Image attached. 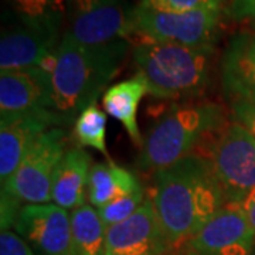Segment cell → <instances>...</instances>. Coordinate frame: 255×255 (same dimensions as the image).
<instances>
[{
    "label": "cell",
    "instance_id": "cell-6",
    "mask_svg": "<svg viewBox=\"0 0 255 255\" xmlns=\"http://www.w3.org/2000/svg\"><path fill=\"white\" fill-rule=\"evenodd\" d=\"M67 133L61 128H50L34 139L17 172L1 187L20 204H46L51 200L53 180L65 155Z\"/></svg>",
    "mask_w": 255,
    "mask_h": 255
},
{
    "label": "cell",
    "instance_id": "cell-25",
    "mask_svg": "<svg viewBox=\"0 0 255 255\" xmlns=\"http://www.w3.org/2000/svg\"><path fill=\"white\" fill-rule=\"evenodd\" d=\"M0 255H36L27 241L17 233L1 230L0 234Z\"/></svg>",
    "mask_w": 255,
    "mask_h": 255
},
{
    "label": "cell",
    "instance_id": "cell-26",
    "mask_svg": "<svg viewBox=\"0 0 255 255\" xmlns=\"http://www.w3.org/2000/svg\"><path fill=\"white\" fill-rule=\"evenodd\" d=\"M226 13L236 21L255 20V0H228Z\"/></svg>",
    "mask_w": 255,
    "mask_h": 255
},
{
    "label": "cell",
    "instance_id": "cell-8",
    "mask_svg": "<svg viewBox=\"0 0 255 255\" xmlns=\"http://www.w3.org/2000/svg\"><path fill=\"white\" fill-rule=\"evenodd\" d=\"M132 10L125 0H70L65 31L84 46H107L133 37Z\"/></svg>",
    "mask_w": 255,
    "mask_h": 255
},
{
    "label": "cell",
    "instance_id": "cell-14",
    "mask_svg": "<svg viewBox=\"0 0 255 255\" xmlns=\"http://www.w3.org/2000/svg\"><path fill=\"white\" fill-rule=\"evenodd\" d=\"M221 78L231 100H255V31H241L231 37L223 54Z\"/></svg>",
    "mask_w": 255,
    "mask_h": 255
},
{
    "label": "cell",
    "instance_id": "cell-4",
    "mask_svg": "<svg viewBox=\"0 0 255 255\" xmlns=\"http://www.w3.org/2000/svg\"><path fill=\"white\" fill-rule=\"evenodd\" d=\"M224 111L214 102L174 105L147 132L137 166L155 173L169 167L193 155L199 143L224 129Z\"/></svg>",
    "mask_w": 255,
    "mask_h": 255
},
{
    "label": "cell",
    "instance_id": "cell-19",
    "mask_svg": "<svg viewBox=\"0 0 255 255\" xmlns=\"http://www.w3.org/2000/svg\"><path fill=\"white\" fill-rule=\"evenodd\" d=\"M18 23L54 36H60L70 0H6Z\"/></svg>",
    "mask_w": 255,
    "mask_h": 255
},
{
    "label": "cell",
    "instance_id": "cell-28",
    "mask_svg": "<svg viewBox=\"0 0 255 255\" xmlns=\"http://www.w3.org/2000/svg\"><path fill=\"white\" fill-rule=\"evenodd\" d=\"M251 26H253V28H254V31H255V20H253V21H251Z\"/></svg>",
    "mask_w": 255,
    "mask_h": 255
},
{
    "label": "cell",
    "instance_id": "cell-3",
    "mask_svg": "<svg viewBox=\"0 0 255 255\" xmlns=\"http://www.w3.org/2000/svg\"><path fill=\"white\" fill-rule=\"evenodd\" d=\"M214 47L137 41L132 57L147 92L160 100L199 97L209 82Z\"/></svg>",
    "mask_w": 255,
    "mask_h": 255
},
{
    "label": "cell",
    "instance_id": "cell-1",
    "mask_svg": "<svg viewBox=\"0 0 255 255\" xmlns=\"http://www.w3.org/2000/svg\"><path fill=\"white\" fill-rule=\"evenodd\" d=\"M150 200L172 248L184 246L226 204L210 160L196 153L156 172Z\"/></svg>",
    "mask_w": 255,
    "mask_h": 255
},
{
    "label": "cell",
    "instance_id": "cell-22",
    "mask_svg": "<svg viewBox=\"0 0 255 255\" xmlns=\"http://www.w3.org/2000/svg\"><path fill=\"white\" fill-rule=\"evenodd\" d=\"M145 191L143 189L125 194L122 197H118L114 201L108 203L102 209L98 210L100 217L107 228L118 224L121 221L130 217L145 201Z\"/></svg>",
    "mask_w": 255,
    "mask_h": 255
},
{
    "label": "cell",
    "instance_id": "cell-15",
    "mask_svg": "<svg viewBox=\"0 0 255 255\" xmlns=\"http://www.w3.org/2000/svg\"><path fill=\"white\" fill-rule=\"evenodd\" d=\"M91 170V156L84 149H70L65 152L54 174L51 200L65 210L85 206L88 197V177Z\"/></svg>",
    "mask_w": 255,
    "mask_h": 255
},
{
    "label": "cell",
    "instance_id": "cell-16",
    "mask_svg": "<svg viewBox=\"0 0 255 255\" xmlns=\"http://www.w3.org/2000/svg\"><path fill=\"white\" fill-rule=\"evenodd\" d=\"M0 125V186L4 187L17 172L34 139L53 127L41 118H20Z\"/></svg>",
    "mask_w": 255,
    "mask_h": 255
},
{
    "label": "cell",
    "instance_id": "cell-10",
    "mask_svg": "<svg viewBox=\"0 0 255 255\" xmlns=\"http://www.w3.org/2000/svg\"><path fill=\"white\" fill-rule=\"evenodd\" d=\"M182 248L183 255H253L255 233L241 206L226 203Z\"/></svg>",
    "mask_w": 255,
    "mask_h": 255
},
{
    "label": "cell",
    "instance_id": "cell-30",
    "mask_svg": "<svg viewBox=\"0 0 255 255\" xmlns=\"http://www.w3.org/2000/svg\"><path fill=\"white\" fill-rule=\"evenodd\" d=\"M253 255H255V250H254V253H253Z\"/></svg>",
    "mask_w": 255,
    "mask_h": 255
},
{
    "label": "cell",
    "instance_id": "cell-27",
    "mask_svg": "<svg viewBox=\"0 0 255 255\" xmlns=\"http://www.w3.org/2000/svg\"><path fill=\"white\" fill-rule=\"evenodd\" d=\"M238 204L241 206V209L244 210L247 219H248V221H250V224H251V227H253L255 233V187Z\"/></svg>",
    "mask_w": 255,
    "mask_h": 255
},
{
    "label": "cell",
    "instance_id": "cell-18",
    "mask_svg": "<svg viewBox=\"0 0 255 255\" xmlns=\"http://www.w3.org/2000/svg\"><path fill=\"white\" fill-rule=\"evenodd\" d=\"M143 189L137 177L112 160L91 166L88 177V200L100 210L118 197Z\"/></svg>",
    "mask_w": 255,
    "mask_h": 255
},
{
    "label": "cell",
    "instance_id": "cell-5",
    "mask_svg": "<svg viewBox=\"0 0 255 255\" xmlns=\"http://www.w3.org/2000/svg\"><path fill=\"white\" fill-rule=\"evenodd\" d=\"M226 9H201L189 13L159 11L137 3L132 10L133 37L139 41L173 43L187 47H214Z\"/></svg>",
    "mask_w": 255,
    "mask_h": 255
},
{
    "label": "cell",
    "instance_id": "cell-17",
    "mask_svg": "<svg viewBox=\"0 0 255 255\" xmlns=\"http://www.w3.org/2000/svg\"><path fill=\"white\" fill-rule=\"evenodd\" d=\"M146 94H149L147 84L145 78L136 73L133 77L110 87L102 95L105 112L122 124L137 147L143 146V137L137 127V108Z\"/></svg>",
    "mask_w": 255,
    "mask_h": 255
},
{
    "label": "cell",
    "instance_id": "cell-7",
    "mask_svg": "<svg viewBox=\"0 0 255 255\" xmlns=\"http://www.w3.org/2000/svg\"><path fill=\"white\" fill-rule=\"evenodd\" d=\"M209 160L226 203H241L255 187V137L237 122L221 129Z\"/></svg>",
    "mask_w": 255,
    "mask_h": 255
},
{
    "label": "cell",
    "instance_id": "cell-2",
    "mask_svg": "<svg viewBox=\"0 0 255 255\" xmlns=\"http://www.w3.org/2000/svg\"><path fill=\"white\" fill-rule=\"evenodd\" d=\"M129 41L107 46H84L64 33L50 74L51 112L58 125H70L82 111L97 104L121 70Z\"/></svg>",
    "mask_w": 255,
    "mask_h": 255
},
{
    "label": "cell",
    "instance_id": "cell-21",
    "mask_svg": "<svg viewBox=\"0 0 255 255\" xmlns=\"http://www.w3.org/2000/svg\"><path fill=\"white\" fill-rule=\"evenodd\" d=\"M74 139L84 147H94L110 159L107 147V115L97 104L90 105L74 122Z\"/></svg>",
    "mask_w": 255,
    "mask_h": 255
},
{
    "label": "cell",
    "instance_id": "cell-23",
    "mask_svg": "<svg viewBox=\"0 0 255 255\" xmlns=\"http://www.w3.org/2000/svg\"><path fill=\"white\" fill-rule=\"evenodd\" d=\"M228 0H140L146 6L167 13H189L201 9H226Z\"/></svg>",
    "mask_w": 255,
    "mask_h": 255
},
{
    "label": "cell",
    "instance_id": "cell-13",
    "mask_svg": "<svg viewBox=\"0 0 255 255\" xmlns=\"http://www.w3.org/2000/svg\"><path fill=\"white\" fill-rule=\"evenodd\" d=\"M58 37L23 24L3 30L0 40L1 73L40 67L57 48L60 43Z\"/></svg>",
    "mask_w": 255,
    "mask_h": 255
},
{
    "label": "cell",
    "instance_id": "cell-9",
    "mask_svg": "<svg viewBox=\"0 0 255 255\" xmlns=\"http://www.w3.org/2000/svg\"><path fill=\"white\" fill-rule=\"evenodd\" d=\"M20 118H41L60 127L51 112L50 75L40 68L0 73V122Z\"/></svg>",
    "mask_w": 255,
    "mask_h": 255
},
{
    "label": "cell",
    "instance_id": "cell-20",
    "mask_svg": "<svg viewBox=\"0 0 255 255\" xmlns=\"http://www.w3.org/2000/svg\"><path fill=\"white\" fill-rule=\"evenodd\" d=\"M70 217L75 255L107 254V227L101 220L100 213L92 206H82L73 210Z\"/></svg>",
    "mask_w": 255,
    "mask_h": 255
},
{
    "label": "cell",
    "instance_id": "cell-31",
    "mask_svg": "<svg viewBox=\"0 0 255 255\" xmlns=\"http://www.w3.org/2000/svg\"><path fill=\"white\" fill-rule=\"evenodd\" d=\"M173 255H180V254H173Z\"/></svg>",
    "mask_w": 255,
    "mask_h": 255
},
{
    "label": "cell",
    "instance_id": "cell-29",
    "mask_svg": "<svg viewBox=\"0 0 255 255\" xmlns=\"http://www.w3.org/2000/svg\"><path fill=\"white\" fill-rule=\"evenodd\" d=\"M105 255H112V254H110V253H107V254H105Z\"/></svg>",
    "mask_w": 255,
    "mask_h": 255
},
{
    "label": "cell",
    "instance_id": "cell-24",
    "mask_svg": "<svg viewBox=\"0 0 255 255\" xmlns=\"http://www.w3.org/2000/svg\"><path fill=\"white\" fill-rule=\"evenodd\" d=\"M231 114L234 122L244 127L255 137V100L254 98H234L231 100Z\"/></svg>",
    "mask_w": 255,
    "mask_h": 255
},
{
    "label": "cell",
    "instance_id": "cell-11",
    "mask_svg": "<svg viewBox=\"0 0 255 255\" xmlns=\"http://www.w3.org/2000/svg\"><path fill=\"white\" fill-rule=\"evenodd\" d=\"M13 227L40 255H75L71 217L54 203L23 206Z\"/></svg>",
    "mask_w": 255,
    "mask_h": 255
},
{
    "label": "cell",
    "instance_id": "cell-12",
    "mask_svg": "<svg viewBox=\"0 0 255 255\" xmlns=\"http://www.w3.org/2000/svg\"><path fill=\"white\" fill-rule=\"evenodd\" d=\"M105 246L112 255H167L172 250L150 199L130 217L107 228Z\"/></svg>",
    "mask_w": 255,
    "mask_h": 255
}]
</instances>
